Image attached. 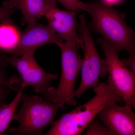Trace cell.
<instances>
[{
	"mask_svg": "<svg viewBox=\"0 0 135 135\" xmlns=\"http://www.w3.org/2000/svg\"><path fill=\"white\" fill-rule=\"evenodd\" d=\"M83 10L90 15L89 29L99 34L118 50L135 52V35L126 23V15L102 1L84 3Z\"/></svg>",
	"mask_w": 135,
	"mask_h": 135,
	"instance_id": "6da1fadb",
	"label": "cell"
},
{
	"mask_svg": "<svg viewBox=\"0 0 135 135\" xmlns=\"http://www.w3.org/2000/svg\"><path fill=\"white\" fill-rule=\"evenodd\" d=\"M94 89L95 95L92 99L53 121L50 129L44 135H81L104 107L113 103H124L107 83H100Z\"/></svg>",
	"mask_w": 135,
	"mask_h": 135,
	"instance_id": "7a4b0ae2",
	"label": "cell"
},
{
	"mask_svg": "<svg viewBox=\"0 0 135 135\" xmlns=\"http://www.w3.org/2000/svg\"><path fill=\"white\" fill-rule=\"evenodd\" d=\"M22 101V107L13 118L18 122L19 126L9 131L17 135H44L43 129L53 122L59 110L65 108L62 103H51L43 97L31 96L25 93Z\"/></svg>",
	"mask_w": 135,
	"mask_h": 135,
	"instance_id": "3957f363",
	"label": "cell"
},
{
	"mask_svg": "<svg viewBox=\"0 0 135 135\" xmlns=\"http://www.w3.org/2000/svg\"><path fill=\"white\" fill-rule=\"evenodd\" d=\"M57 46L61 54V75L56 89L50 87L42 94L46 101L53 103H62L69 106H75L74 99L75 83L82 65L83 59L78 52L80 49L74 40L62 41Z\"/></svg>",
	"mask_w": 135,
	"mask_h": 135,
	"instance_id": "277c9868",
	"label": "cell"
},
{
	"mask_svg": "<svg viewBox=\"0 0 135 135\" xmlns=\"http://www.w3.org/2000/svg\"><path fill=\"white\" fill-rule=\"evenodd\" d=\"M80 23L78 29L84 46V59L81 69V81L74 95L78 98L90 89H95L100 84L99 78L107 74V66L105 59L100 56L97 50L94 40L87 25L84 14L79 16Z\"/></svg>",
	"mask_w": 135,
	"mask_h": 135,
	"instance_id": "5b68a950",
	"label": "cell"
},
{
	"mask_svg": "<svg viewBox=\"0 0 135 135\" xmlns=\"http://www.w3.org/2000/svg\"><path fill=\"white\" fill-rule=\"evenodd\" d=\"M97 42L103 51L107 66V83L123 99L125 105L135 108V73L123 64L115 46L103 38Z\"/></svg>",
	"mask_w": 135,
	"mask_h": 135,
	"instance_id": "8992f818",
	"label": "cell"
},
{
	"mask_svg": "<svg viewBox=\"0 0 135 135\" xmlns=\"http://www.w3.org/2000/svg\"><path fill=\"white\" fill-rule=\"evenodd\" d=\"M35 50L27 51L20 57L5 56V58L8 64L16 68L20 75L19 90L22 92L26 87L31 86L36 93L42 95L51 87V82L58 78L59 75L48 73L39 65L35 58Z\"/></svg>",
	"mask_w": 135,
	"mask_h": 135,
	"instance_id": "52a82bcc",
	"label": "cell"
},
{
	"mask_svg": "<svg viewBox=\"0 0 135 135\" xmlns=\"http://www.w3.org/2000/svg\"><path fill=\"white\" fill-rule=\"evenodd\" d=\"M79 11L62 10L57 7L55 0H45L43 17L47 20L48 25L57 34L62 40H74L83 50L82 40L77 33L79 23L77 16Z\"/></svg>",
	"mask_w": 135,
	"mask_h": 135,
	"instance_id": "ba28073f",
	"label": "cell"
},
{
	"mask_svg": "<svg viewBox=\"0 0 135 135\" xmlns=\"http://www.w3.org/2000/svg\"><path fill=\"white\" fill-rule=\"evenodd\" d=\"M110 104L98 113L99 121L112 135H134L135 114L129 107Z\"/></svg>",
	"mask_w": 135,
	"mask_h": 135,
	"instance_id": "9c48e42d",
	"label": "cell"
},
{
	"mask_svg": "<svg viewBox=\"0 0 135 135\" xmlns=\"http://www.w3.org/2000/svg\"><path fill=\"white\" fill-rule=\"evenodd\" d=\"M62 41L57 34L48 25L35 22L27 25L26 29L21 32L18 43L9 56L20 57L27 51L35 50L41 46L49 44L57 46Z\"/></svg>",
	"mask_w": 135,
	"mask_h": 135,
	"instance_id": "30bf717a",
	"label": "cell"
},
{
	"mask_svg": "<svg viewBox=\"0 0 135 135\" xmlns=\"http://www.w3.org/2000/svg\"><path fill=\"white\" fill-rule=\"evenodd\" d=\"M21 32L12 20L0 23V51L9 55L18 43Z\"/></svg>",
	"mask_w": 135,
	"mask_h": 135,
	"instance_id": "8fae6325",
	"label": "cell"
},
{
	"mask_svg": "<svg viewBox=\"0 0 135 135\" xmlns=\"http://www.w3.org/2000/svg\"><path fill=\"white\" fill-rule=\"evenodd\" d=\"M45 0H21L20 10L23 23L31 24L43 17Z\"/></svg>",
	"mask_w": 135,
	"mask_h": 135,
	"instance_id": "7c38bea8",
	"label": "cell"
},
{
	"mask_svg": "<svg viewBox=\"0 0 135 135\" xmlns=\"http://www.w3.org/2000/svg\"><path fill=\"white\" fill-rule=\"evenodd\" d=\"M22 92L18 90L15 98L10 103L5 104L0 109V135H4L3 133L13 120L18 105L22 101Z\"/></svg>",
	"mask_w": 135,
	"mask_h": 135,
	"instance_id": "4fadbf2b",
	"label": "cell"
},
{
	"mask_svg": "<svg viewBox=\"0 0 135 135\" xmlns=\"http://www.w3.org/2000/svg\"><path fill=\"white\" fill-rule=\"evenodd\" d=\"M5 67L0 66V85L7 86L11 90L17 91L21 83L20 78L16 75L8 77Z\"/></svg>",
	"mask_w": 135,
	"mask_h": 135,
	"instance_id": "5bb4252c",
	"label": "cell"
},
{
	"mask_svg": "<svg viewBox=\"0 0 135 135\" xmlns=\"http://www.w3.org/2000/svg\"><path fill=\"white\" fill-rule=\"evenodd\" d=\"M86 135H112L109 129L101 122L95 118L86 128Z\"/></svg>",
	"mask_w": 135,
	"mask_h": 135,
	"instance_id": "9a60e30c",
	"label": "cell"
},
{
	"mask_svg": "<svg viewBox=\"0 0 135 135\" xmlns=\"http://www.w3.org/2000/svg\"><path fill=\"white\" fill-rule=\"evenodd\" d=\"M15 9L9 1H5L0 7V23L11 20V16Z\"/></svg>",
	"mask_w": 135,
	"mask_h": 135,
	"instance_id": "2e32d148",
	"label": "cell"
},
{
	"mask_svg": "<svg viewBox=\"0 0 135 135\" xmlns=\"http://www.w3.org/2000/svg\"><path fill=\"white\" fill-rule=\"evenodd\" d=\"M64 7L67 10H83L84 3L80 0H55Z\"/></svg>",
	"mask_w": 135,
	"mask_h": 135,
	"instance_id": "e0dca14e",
	"label": "cell"
},
{
	"mask_svg": "<svg viewBox=\"0 0 135 135\" xmlns=\"http://www.w3.org/2000/svg\"><path fill=\"white\" fill-rule=\"evenodd\" d=\"M121 60L124 65L135 73V52L130 53L128 58L121 59Z\"/></svg>",
	"mask_w": 135,
	"mask_h": 135,
	"instance_id": "ac0fdd59",
	"label": "cell"
},
{
	"mask_svg": "<svg viewBox=\"0 0 135 135\" xmlns=\"http://www.w3.org/2000/svg\"><path fill=\"white\" fill-rule=\"evenodd\" d=\"M11 89L5 86L0 85V109L6 104V98Z\"/></svg>",
	"mask_w": 135,
	"mask_h": 135,
	"instance_id": "d6986e66",
	"label": "cell"
},
{
	"mask_svg": "<svg viewBox=\"0 0 135 135\" xmlns=\"http://www.w3.org/2000/svg\"><path fill=\"white\" fill-rule=\"evenodd\" d=\"M9 1L14 7L20 10L21 0H9Z\"/></svg>",
	"mask_w": 135,
	"mask_h": 135,
	"instance_id": "ffe728a7",
	"label": "cell"
},
{
	"mask_svg": "<svg viewBox=\"0 0 135 135\" xmlns=\"http://www.w3.org/2000/svg\"><path fill=\"white\" fill-rule=\"evenodd\" d=\"M5 54L0 51V66H6L8 64L5 59Z\"/></svg>",
	"mask_w": 135,
	"mask_h": 135,
	"instance_id": "44dd1931",
	"label": "cell"
},
{
	"mask_svg": "<svg viewBox=\"0 0 135 135\" xmlns=\"http://www.w3.org/2000/svg\"><path fill=\"white\" fill-rule=\"evenodd\" d=\"M120 0H103V1L107 3L110 5H112V4H115L119 2Z\"/></svg>",
	"mask_w": 135,
	"mask_h": 135,
	"instance_id": "7402d4cb",
	"label": "cell"
}]
</instances>
